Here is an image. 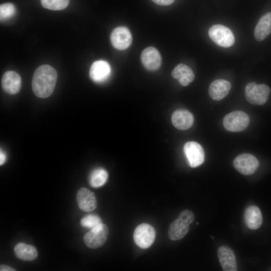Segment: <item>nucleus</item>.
<instances>
[{
  "instance_id": "obj_1",
  "label": "nucleus",
  "mask_w": 271,
  "mask_h": 271,
  "mask_svg": "<svg viewBox=\"0 0 271 271\" xmlns=\"http://www.w3.org/2000/svg\"><path fill=\"white\" fill-rule=\"evenodd\" d=\"M56 70L51 66L43 65L35 70L32 81L34 93L39 98H45L53 93L57 80Z\"/></svg>"
},
{
  "instance_id": "obj_2",
  "label": "nucleus",
  "mask_w": 271,
  "mask_h": 271,
  "mask_svg": "<svg viewBox=\"0 0 271 271\" xmlns=\"http://www.w3.org/2000/svg\"><path fill=\"white\" fill-rule=\"evenodd\" d=\"M270 91L269 87L264 84L250 82L245 87V96L249 103L261 105L267 101Z\"/></svg>"
},
{
  "instance_id": "obj_3",
  "label": "nucleus",
  "mask_w": 271,
  "mask_h": 271,
  "mask_svg": "<svg viewBox=\"0 0 271 271\" xmlns=\"http://www.w3.org/2000/svg\"><path fill=\"white\" fill-rule=\"evenodd\" d=\"M208 35L210 38L220 47L228 48L234 43L235 38L231 31L222 25L212 26L208 30Z\"/></svg>"
},
{
  "instance_id": "obj_4",
  "label": "nucleus",
  "mask_w": 271,
  "mask_h": 271,
  "mask_svg": "<svg viewBox=\"0 0 271 271\" xmlns=\"http://www.w3.org/2000/svg\"><path fill=\"white\" fill-rule=\"evenodd\" d=\"M108 232L107 226L102 223L91 229L84 235V242L87 247L90 248H99L106 242Z\"/></svg>"
},
{
  "instance_id": "obj_5",
  "label": "nucleus",
  "mask_w": 271,
  "mask_h": 271,
  "mask_svg": "<svg viewBox=\"0 0 271 271\" xmlns=\"http://www.w3.org/2000/svg\"><path fill=\"white\" fill-rule=\"evenodd\" d=\"M133 236L135 243L139 247L146 249L154 243L156 238V231L152 225L142 223L136 228Z\"/></svg>"
},
{
  "instance_id": "obj_6",
  "label": "nucleus",
  "mask_w": 271,
  "mask_h": 271,
  "mask_svg": "<svg viewBox=\"0 0 271 271\" xmlns=\"http://www.w3.org/2000/svg\"><path fill=\"white\" fill-rule=\"evenodd\" d=\"M223 125L227 130L240 131L245 129L249 124L248 115L242 111H234L227 114L223 119Z\"/></svg>"
},
{
  "instance_id": "obj_7",
  "label": "nucleus",
  "mask_w": 271,
  "mask_h": 271,
  "mask_svg": "<svg viewBox=\"0 0 271 271\" xmlns=\"http://www.w3.org/2000/svg\"><path fill=\"white\" fill-rule=\"evenodd\" d=\"M183 151L191 167H197L204 162V150L198 143L194 141L186 143L184 146Z\"/></svg>"
},
{
  "instance_id": "obj_8",
  "label": "nucleus",
  "mask_w": 271,
  "mask_h": 271,
  "mask_svg": "<svg viewBox=\"0 0 271 271\" xmlns=\"http://www.w3.org/2000/svg\"><path fill=\"white\" fill-rule=\"evenodd\" d=\"M234 168L244 175L253 174L259 166L257 159L253 155L243 154L236 157L233 161Z\"/></svg>"
},
{
  "instance_id": "obj_9",
  "label": "nucleus",
  "mask_w": 271,
  "mask_h": 271,
  "mask_svg": "<svg viewBox=\"0 0 271 271\" xmlns=\"http://www.w3.org/2000/svg\"><path fill=\"white\" fill-rule=\"evenodd\" d=\"M110 41L112 46L117 50L127 49L132 42V36L129 30L124 26L116 27L110 34Z\"/></svg>"
},
{
  "instance_id": "obj_10",
  "label": "nucleus",
  "mask_w": 271,
  "mask_h": 271,
  "mask_svg": "<svg viewBox=\"0 0 271 271\" xmlns=\"http://www.w3.org/2000/svg\"><path fill=\"white\" fill-rule=\"evenodd\" d=\"M111 71V67L107 61L97 60L91 66L89 76L93 81L98 83H102L109 77Z\"/></svg>"
},
{
  "instance_id": "obj_11",
  "label": "nucleus",
  "mask_w": 271,
  "mask_h": 271,
  "mask_svg": "<svg viewBox=\"0 0 271 271\" xmlns=\"http://www.w3.org/2000/svg\"><path fill=\"white\" fill-rule=\"evenodd\" d=\"M141 59L143 65L149 71H156L161 66L162 57L158 50L153 47L145 48L142 52Z\"/></svg>"
},
{
  "instance_id": "obj_12",
  "label": "nucleus",
  "mask_w": 271,
  "mask_h": 271,
  "mask_svg": "<svg viewBox=\"0 0 271 271\" xmlns=\"http://www.w3.org/2000/svg\"><path fill=\"white\" fill-rule=\"evenodd\" d=\"M76 200L78 207L83 211L91 212L97 207L94 194L87 188H81L78 191Z\"/></svg>"
},
{
  "instance_id": "obj_13",
  "label": "nucleus",
  "mask_w": 271,
  "mask_h": 271,
  "mask_svg": "<svg viewBox=\"0 0 271 271\" xmlns=\"http://www.w3.org/2000/svg\"><path fill=\"white\" fill-rule=\"evenodd\" d=\"M2 86L3 90L7 93L11 95L16 94L21 89V78L15 71H8L3 75Z\"/></svg>"
},
{
  "instance_id": "obj_14",
  "label": "nucleus",
  "mask_w": 271,
  "mask_h": 271,
  "mask_svg": "<svg viewBox=\"0 0 271 271\" xmlns=\"http://www.w3.org/2000/svg\"><path fill=\"white\" fill-rule=\"evenodd\" d=\"M217 255L223 270H237L235 256L230 247L226 245L220 246L217 250Z\"/></svg>"
},
{
  "instance_id": "obj_15",
  "label": "nucleus",
  "mask_w": 271,
  "mask_h": 271,
  "mask_svg": "<svg viewBox=\"0 0 271 271\" xmlns=\"http://www.w3.org/2000/svg\"><path fill=\"white\" fill-rule=\"evenodd\" d=\"M171 119L174 126L180 130L190 128L194 122L193 114L188 110L183 109L175 110L172 114Z\"/></svg>"
},
{
  "instance_id": "obj_16",
  "label": "nucleus",
  "mask_w": 271,
  "mask_h": 271,
  "mask_svg": "<svg viewBox=\"0 0 271 271\" xmlns=\"http://www.w3.org/2000/svg\"><path fill=\"white\" fill-rule=\"evenodd\" d=\"M231 89L230 83L222 79H216L213 81L209 87V94L214 100H220L224 98Z\"/></svg>"
},
{
  "instance_id": "obj_17",
  "label": "nucleus",
  "mask_w": 271,
  "mask_h": 271,
  "mask_svg": "<svg viewBox=\"0 0 271 271\" xmlns=\"http://www.w3.org/2000/svg\"><path fill=\"white\" fill-rule=\"evenodd\" d=\"M172 77L178 80L179 83L183 86L190 84L194 79L195 75L188 66L180 63L177 65L172 72Z\"/></svg>"
},
{
  "instance_id": "obj_18",
  "label": "nucleus",
  "mask_w": 271,
  "mask_h": 271,
  "mask_svg": "<svg viewBox=\"0 0 271 271\" xmlns=\"http://www.w3.org/2000/svg\"><path fill=\"white\" fill-rule=\"evenodd\" d=\"M271 33V12L263 15L259 20L254 31L255 40L260 42Z\"/></svg>"
},
{
  "instance_id": "obj_19",
  "label": "nucleus",
  "mask_w": 271,
  "mask_h": 271,
  "mask_svg": "<svg viewBox=\"0 0 271 271\" xmlns=\"http://www.w3.org/2000/svg\"><path fill=\"white\" fill-rule=\"evenodd\" d=\"M190 224L180 217H178L170 225L168 236L172 240L183 238L188 233Z\"/></svg>"
},
{
  "instance_id": "obj_20",
  "label": "nucleus",
  "mask_w": 271,
  "mask_h": 271,
  "mask_svg": "<svg viewBox=\"0 0 271 271\" xmlns=\"http://www.w3.org/2000/svg\"><path fill=\"white\" fill-rule=\"evenodd\" d=\"M244 222L250 229H257L260 227L262 222V217L260 209L255 206L247 207L244 214Z\"/></svg>"
},
{
  "instance_id": "obj_21",
  "label": "nucleus",
  "mask_w": 271,
  "mask_h": 271,
  "mask_svg": "<svg viewBox=\"0 0 271 271\" xmlns=\"http://www.w3.org/2000/svg\"><path fill=\"white\" fill-rule=\"evenodd\" d=\"M14 253L18 258L26 261L33 260L38 256L36 248L24 243L17 244L14 248Z\"/></svg>"
},
{
  "instance_id": "obj_22",
  "label": "nucleus",
  "mask_w": 271,
  "mask_h": 271,
  "mask_svg": "<svg viewBox=\"0 0 271 271\" xmlns=\"http://www.w3.org/2000/svg\"><path fill=\"white\" fill-rule=\"evenodd\" d=\"M108 176V173L104 169L98 168L91 171L88 181L91 187L98 188L103 186L106 182Z\"/></svg>"
},
{
  "instance_id": "obj_23",
  "label": "nucleus",
  "mask_w": 271,
  "mask_h": 271,
  "mask_svg": "<svg viewBox=\"0 0 271 271\" xmlns=\"http://www.w3.org/2000/svg\"><path fill=\"white\" fill-rule=\"evenodd\" d=\"M41 3L42 6L46 9L59 11L67 7L69 0H41Z\"/></svg>"
},
{
  "instance_id": "obj_24",
  "label": "nucleus",
  "mask_w": 271,
  "mask_h": 271,
  "mask_svg": "<svg viewBox=\"0 0 271 271\" xmlns=\"http://www.w3.org/2000/svg\"><path fill=\"white\" fill-rule=\"evenodd\" d=\"M102 223L100 217L95 214H89L81 219L80 224L82 227L92 229Z\"/></svg>"
},
{
  "instance_id": "obj_25",
  "label": "nucleus",
  "mask_w": 271,
  "mask_h": 271,
  "mask_svg": "<svg viewBox=\"0 0 271 271\" xmlns=\"http://www.w3.org/2000/svg\"><path fill=\"white\" fill-rule=\"evenodd\" d=\"M15 6L12 3H5L0 6V19L4 21L9 19L15 14Z\"/></svg>"
},
{
  "instance_id": "obj_26",
  "label": "nucleus",
  "mask_w": 271,
  "mask_h": 271,
  "mask_svg": "<svg viewBox=\"0 0 271 271\" xmlns=\"http://www.w3.org/2000/svg\"><path fill=\"white\" fill-rule=\"evenodd\" d=\"M178 217L187 221L190 224L194 221L195 218L193 213L188 209L183 210Z\"/></svg>"
},
{
  "instance_id": "obj_27",
  "label": "nucleus",
  "mask_w": 271,
  "mask_h": 271,
  "mask_svg": "<svg viewBox=\"0 0 271 271\" xmlns=\"http://www.w3.org/2000/svg\"><path fill=\"white\" fill-rule=\"evenodd\" d=\"M155 3L160 6H168L174 3L175 0H152Z\"/></svg>"
},
{
  "instance_id": "obj_28",
  "label": "nucleus",
  "mask_w": 271,
  "mask_h": 271,
  "mask_svg": "<svg viewBox=\"0 0 271 271\" xmlns=\"http://www.w3.org/2000/svg\"><path fill=\"white\" fill-rule=\"evenodd\" d=\"M6 160V154L1 149L0 152V165H2L4 164Z\"/></svg>"
},
{
  "instance_id": "obj_29",
  "label": "nucleus",
  "mask_w": 271,
  "mask_h": 271,
  "mask_svg": "<svg viewBox=\"0 0 271 271\" xmlns=\"http://www.w3.org/2000/svg\"><path fill=\"white\" fill-rule=\"evenodd\" d=\"M0 270L1 271H14V270H15V269L11 267L10 266L8 265H1Z\"/></svg>"
}]
</instances>
